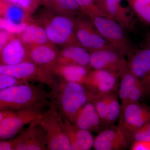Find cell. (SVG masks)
I'll list each match as a JSON object with an SVG mask.
<instances>
[{
  "label": "cell",
  "mask_w": 150,
  "mask_h": 150,
  "mask_svg": "<svg viewBox=\"0 0 150 150\" xmlns=\"http://www.w3.org/2000/svg\"><path fill=\"white\" fill-rule=\"evenodd\" d=\"M24 9L21 7L12 4L8 6L6 11V18L17 23H21L24 19Z\"/></svg>",
  "instance_id": "f546056e"
},
{
  "label": "cell",
  "mask_w": 150,
  "mask_h": 150,
  "mask_svg": "<svg viewBox=\"0 0 150 150\" xmlns=\"http://www.w3.org/2000/svg\"><path fill=\"white\" fill-rule=\"evenodd\" d=\"M52 73L30 61L14 65L0 64V74L23 81L43 84L51 88L55 83Z\"/></svg>",
  "instance_id": "5b68a950"
},
{
  "label": "cell",
  "mask_w": 150,
  "mask_h": 150,
  "mask_svg": "<svg viewBox=\"0 0 150 150\" xmlns=\"http://www.w3.org/2000/svg\"><path fill=\"white\" fill-rule=\"evenodd\" d=\"M132 138L133 141L150 142V122L134 132L132 135Z\"/></svg>",
  "instance_id": "4dcf8cb0"
},
{
  "label": "cell",
  "mask_w": 150,
  "mask_h": 150,
  "mask_svg": "<svg viewBox=\"0 0 150 150\" xmlns=\"http://www.w3.org/2000/svg\"><path fill=\"white\" fill-rule=\"evenodd\" d=\"M121 0H105L103 9L110 18L122 26L125 30L131 31L134 28V18L129 10L120 4Z\"/></svg>",
  "instance_id": "ffe728a7"
},
{
  "label": "cell",
  "mask_w": 150,
  "mask_h": 150,
  "mask_svg": "<svg viewBox=\"0 0 150 150\" xmlns=\"http://www.w3.org/2000/svg\"><path fill=\"white\" fill-rule=\"evenodd\" d=\"M131 150H150V142L134 141L130 146Z\"/></svg>",
  "instance_id": "e575fe53"
},
{
  "label": "cell",
  "mask_w": 150,
  "mask_h": 150,
  "mask_svg": "<svg viewBox=\"0 0 150 150\" xmlns=\"http://www.w3.org/2000/svg\"><path fill=\"white\" fill-rule=\"evenodd\" d=\"M133 142L132 137L119 126H109L94 139L96 150H121L128 149Z\"/></svg>",
  "instance_id": "8fae6325"
},
{
  "label": "cell",
  "mask_w": 150,
  "mask_h": 150,
  "mask_svg": "<svg viewBox=\"0 0 150 150\" xmlns=\"http://www.w3.org/2000/svg\"><path fill=\"white\" fill-rule=\"evenodd\" d=\"M89 70L79 65H57L53 72L63 80L83 85Z\"/></svg>",
  "instance_id": "7402d4cb"
},
{
  "label": "cell",
  "mask_w": 150,
  "mask_h": 150,
  "mask_svg": "<svg viewBox=\"0 0 150 150\" xmlns=\"http://www.w3.org/2000/svg\"><path fill=\"white\" fill-rule=\"evenodd\" d=\"M96 29L115 51L124 57L131 56L135 51L127 37L125 30L117 22L107 17H91Z\"/></svg>",
  "instance_id": "3957f363"
},
{
  "label": "cell",
  "mask_w": 150,
  "mask_h": 150,
  "mask_svg": "<svg viewBox=\"0 0 150 150\" xmlns=\"http://www.w3.org/2000/svg\"><path fill=\"white\" fill-rule=\"evenodd\" d=\"M129 1H131V0H129Z\"/></svg>",
  "instance_id": "ab89813d"
},
{
  "label": "cell",
  "mask_w": 150,
  "mask_h": 150,
  "mask_svg": "<svg viewBox=\"0 0 150 150\" xmlns=\"http://www.w3.org/2000/svg\"><path fill=\"white\" fill-rule=\"evenodd\" d=\"M59 113L62 126L69 141L71 150L91 149L94 142L91 133L78 128Z\"/></svg>",
  "instance_id": "2e32d148"
},
{
  "label": "cell",
  "mask_w": 150,
  "mask_h": 150,
  "mask_svg": "<svg viewBox=\"0 0 150 150\" xmlns=\"http://www.w3.org/2000/svg\"><path fill=\"white\" fill-rule=\"evenodd\" d=\"M130 4L137 17L150 25V0H131Z\"/></svg>",
  "instance_id": "4316f807"
},
{
  "label": "cell",
  "mask_w": 150,
  "mask_h": 150,
  "mask_svg": "<svg viewBox=\"0 0 150 150\" xmlns=\"http://www.w3.org/2000/svg\"><path fill=\"white\" fill-rule=\"evenodd\" d=\"M23 43L36 45L46 44L48 40L45 28L35 25H27L22 33Z\"/></svg>",
  "instance_id": "cb8c5ba5"
},
{
  "label": "cell",
  "mask_w": 150,
  "mask_h": 150,
  "mask_svg": "<svg viewBox=\"0 0 150 150\" xmlns=\"http://www.w3.org/2000/svg\"><path fill=\"white\" fill-rule=\"evenodd\" d=\"M117 75L105 70H89L83 85L87 91L94 94H106L114 93L117 88Z\"/></svg>",
  "instance_id": "7c38bea8"
},
{
  "label": "cell",
  "mask_w": 150,
  "mask_h": 150,
  "mask_svg": "<svg viewBox=\"0 0 150 150\" xmlns=\"http://www.w3.org/2000/svg\"><path fill=\"white\" fill-rule=\"evenodd\" d=\"M120 79L118 96L121 100V115L127 105L139 101L145 95L139 82L129 68L122 74Z\"/></svg>",
  "instance_id": "5bb4252c"
},
{
  "label": "cell",
  "mask_w": 150,
  "mask_h": 150,
  "mask_svg": "<svg viewBox=\"0 0 150 150\" xmlns=\"http://www.w3.org/2000/svg\"><path fill=\"white\" fill-rule=\"evenodd\" d=\"M47 102L18 111H13L0 122V141L16 137L25 126L39 120L45 111Z\"/></svg>",
  "instance_id": "277c9868"
},
{
  "label": "cell",
  "mask_w": 150,
  "mask_h": 150,
  "mask_svg": "<svg viewBox=\"0 0 150 150\" xmlns=\"http://www.w3.org/2000/svg\"><path fill=\"white\" fill-rule=\"evenodd\" d=\"M49 94L28 83L0 90V110L18 111L47 102Z\"/></svg>",
  "instance_id": "7a4b0ae2"
},
{
  "label": "cell",
  "mask_w": 150,
  "mask_h": 150,
  "mask_svg": "<svg viewBox=\"0 0 150 150\" xmlns=\"http://www.w3.org/2000/svg\"><path fill=\"white\" fill-rule=\"evenodd\" d=\"M76 1L81 12L89 17L101 16L110 18L97 0H76Z\"/></svg>",
  "instance_id": "d4e9b609"
},
{
  "label": "cell",
  "mask_w": 150,
  "mask_h": 150,
  "mask_svg": "<svg viewBox=\"0 0 150 150\" xmlns=\"http://www.w3.org/2000/svg\"><path fill=\"white\" fill-rule=\"evenodd\" d=\"M23 43L21 40L17 38L10 40L1 51L0 59L1 64L14 65L29 61L28 52Z\"/></svg>",
  "instance_id": "44dd1931"
},
{
  "label": "cell",
  "mask_w": 150,
  "mask_h": 150,
  "mask_svg": "<svg viewBox=\"0 0 150 150\" xmlns=\"http://www.w3.org/2000/svg\"><path fill=\"white\" fill-rule=\"evenodd\" d=\"M74 23L75 36L81 46L90 52L107 48L113 49L98 32L89 17L81 14L75 18Z\"/></svg>",
  "instance_id": "52a82bcc"
},
{
  "label": "cell",
  "mask_w": 150,
  "mask_h": 150,
  "mask_svg": "<svg viewBox=\"0 0 150 150\" xmlns=\"http://www.w3.org/2000/svg\"><path fill=\"white\" fill-rule=\"evenodd\" d=\"M10 33L2 30L0 31V52L10 40Z\"/></svg>",
  "instance_id": "d590c367"
},
{
  "label": "cell",
  "mask_w": 150,
  "mask_h": 150,
  "mask_svg": "<svg viewBox=\"0 0 150 150\" xmlns=\"http://www.w3.org/2000/svg\"><path fill=\"white\" fill-rule=\"evenodd\" d=\"M19 136L12 139L0 141V150H15L18 144Z\"/></svg>",
  "instance_id": "d6a6232c"
},
{
  "label": "cell",
  "mask_w": 150,
  "mask_h": 150,
  "mask_svg": "<svg viewBox=\"0 0 150 150\" xmlns=\"http://www.w3.org/2000/svg\"><path fill=\"white\" fill-rule=\"evenodd\" d=\"M108 106L105 125L107 127L113 126L121 114V104L114 93L108 94Z\"/></svg>",
  "instance_id": "484cf974"
},
{
  "label": "cell",
  "mask_w": 150,
  "mask_h": 150,
  "mask_svg": "<svg viewBox=\"0 0 150 150\" xmlns=\"http://www.w3.org/2000/svg\"><path fill=\"white\" fill-rule=\"evenodd\" d=\"M59 53L46 44L36 45L28 52V60L54 73Z\"/></svg>",
  "instance_id": "d6986e66"
},
{
  "label": "cell",
  "mask_w": 150,
  "mask_h": 150,
  "mask_svg": "<svg viewBox=\"0 0 150 150\" xmlns=\"http://www.w3.org/2000/svg\"><path fill=\"white\" fill-rule=\"evenodd\" d=\"M146 48L150 50V34H149L147 37L146 40Z\"/></svg>",
  "instance_id": "74e56055"
},
{
  "label": "cell",
  "mask_w": 150,
  "mask_h": 150,
  "mask_svg": "<svg viewBox=\"0 0 150 150\" xmlns=\"http://www.w3.org/2000/svg\"><path fill=\"white\" fill-rule=\"evenodd\" d=\"M43 2L60 14L72 18L83 13L76 0H43Z\"/></svg>",
  "instance_id": "603a6c76"
},
{
  "label": "cell",
  "mask_w": 150,
  "mask_h": 150,
  "mask_svg": "<svg viewBox=\"0 0 150 150\" xmlns=\"http://www.w3.org/2000/svg\"><path fill=\"white\" fill-rule=\"evenodd\" d=\"M39 120L30 123L26 129L18 135L19 139L16 150H47L46 134Z\"/></svg>",
  "instance_id": "9a60e30c"
},
{
  "label": "cell",
  "mask_w": 150,
  "mask_h": 150,
  "mask_svg": "<svg viewBox=\"0 0 150 150\" xmlns=\"http://www.w3.org/2000/svg\"><path fill=\"white\" fill-rule=\"evenodd\" d=\"M45 30L48 40L54 44L80 46L75 36L74 18L59 14L47 23Z\"/></svg>",
  "instance_id": "ba28073f"
},
{
  "label": "cell",
  "mask_w": 150,
  "mask_h": 150,
  "mask_svg": "<svg viewBox=\"0 0 150 150\" xmlns=\"http://www.w3.org/2000/svg\"><path fill=\"white\" fill-rule=\"evenodd\" d=\"M128 68L139 82L144 95L150 97V50H135L129 56Z\"/></svg>",
  "instance_id": "4fadbf2b"
},
{
  "label": "cell",
  "mask_w": 150,
  "mask_h": 150,
  "mask_svg": "<svg viewBox=\"0 0 150 150\" xmlns=\"http://www.w3.org/2000/svg\"><path fill=\"white\" fill-rule=\"evenodd\" d=\"M49 94L53 106L73 124L78 111L88 101L86 90L83 85L61 79L54 84Z\"/></svg>",
  "instance_id": "6da1fadb"
},
{
  "label": "cell",
  "mask_w": 150,
  "mask_h": 150,
  "mask_svg": "<svg viewBox=\"0 0 150 150\" xmlns=\"http://www.w3.org/2000/svg\"><path fill=\"white\" fill-rule=\"evenodd\" d=\"M26 83L28 82L18 80L11 77L0 74V90L14 85Z\"/></svg>",
  "instance_id": "1f68e13d"
},
{
  "label": "cell",
  "mask_w": 150,
  "mask_h": 150,
  "mask_svg": "<svg viewBox=\"0 0 150 150\" xmlns=\"http://www.w3.org/2000/svg\"><path fill=\"white\" fill-rule=\"evenodd\" d=\"M13 111L0 110V122Z\"/></svg>",
  "instance_id": "8d00e7d4"
},
{
  "label": "cell",
  "mask_w": 150,
  "mask_h": 150,
  "mask_svg": "<svg viewBox=\"0 0 150 150\" xmlns=\"http://www.w3.org/2000/svg\"><path fill=\"white\" fill-rule=\"evenodd\" d=\"M112 48L101 49L90 52L91 69L107 71L120 77L128 69V61Z\"/></svg>",
  "instance_id": "9c48e42d"
},
{
  "label": "cell",
  "mask_w": 150,
  "mask_h": 150,
  "mask_svg": "<svg viewBox=\"0 0 150 150\" xmlns=\"http://www.w3.org/2000/svg\"><path fill=\"white\" fill-rule=\"evenodd\" d=\"M74 124L80 129L98 134L107 127L94 105L88 101L78 111Z\"/></svg>",
  "instance_id": "e0dca14e"
},
{
  "label": "cell",
  "mask_w": 150,
  "mask_h": 150,
  "mask_svg": "<svg viewBox=\"0 0 150 150\" xmlns=\"http://www.w3.org/2000/svg\"><path fill=\"white\" fill-rule=\"evenodd\" d=\"M27 26L26 23L24 22L17 23L6 18H0V28L10 34L22 33Z\"/></svg>",
  "instance_id": "f1b7e54d"
},
{
  "label": "cell",
  "mask_w": 150,
  "mask_h": 150,
  "mask_svg": "<svg viewBox=\"0 0 150 150\" xmlns=\"http://www.w3.org/2000/svg\"><path fill=\"white\" fill-rule=\"evenodd\" d=\"M97 1L99 3V4L103 8V5H104L105 0H97Z\"/></svg>",
  "instance_id": "f35d334b"
},
{
  "label": "cell",
  "mask_w": 150,
  "mask_h": 150,
  "mask_svg": "<svg viewBox=\"0 0 150 150\" xmlns=\"http://www.w3.org/2000/svg\"><path fill=\"white\" fill-rule=\"evenodd\" d=\"M90 52L79 45L66 46L59 54L57 65H76L90 67Z\"/></svg>",
  "instance_id": "ac0fdd59"
},
{
  "label": "cell",
  "mask_w": 150,
  "mask_h": 150,
  "mask_svg": "<svg viewBox=\"0 0 150 150\" xmlns=\"http://www.w3.org/2000/svg\"><path fill=\"white\" fill-rule=\"evenodd\" d=\"M46 134L47 150H71L67 134L62 126L59 112L51 105L39 120Z\"/></svg>",
  "instance_id": "8992f818"
},
{
  "label": "cell",
  "mask_w": 150,
  "mask_h": 150,
  "mask_svg": "<svg viewBox=\"0 0 150 150\" xmlns=\"http://www.w3.org/2000/svg\"><path fill=\"white\" fill-rule=\"evenodd\" d=\"M14 4L21 7L24 10L30 9L37 4L38 0H9Z\"/></svg>",
  "instance_id": "836d02e7"
},
{
  "label": "cell",
  "mask_w": 150,
  "mask_h": 150,
  "mask_svg": "<svg viewBox=\"0 0 150 150\" xmlns=\"http://www.w3.org/2000/svg\"><path fill=\"white\" fill-rule=\"evenodd\" d=\"M87 92L88 101L92 103L94 105L100 117L105 125V121L108 106V94H94L89 93L87 91Z\"/></svg>",
  "instance_id": "83f0119b"
},
{
  "label": "cell",
  "mask_w": 150,
  "mask_h": 150,
  "mask_svg": "<svg viewBox=\"0 0 150 150\" xmlns=\"http://www.w3.org/2000/svg\"><path fill=\"white\" fill-rule=\"evenodd\" d=\"M119 118L118 126L132 138L134 132L150 122V106L139 101L131 103L126 105Z\"/></svg>",
  "instance_id": "30bf717a"
}]
</instances>
